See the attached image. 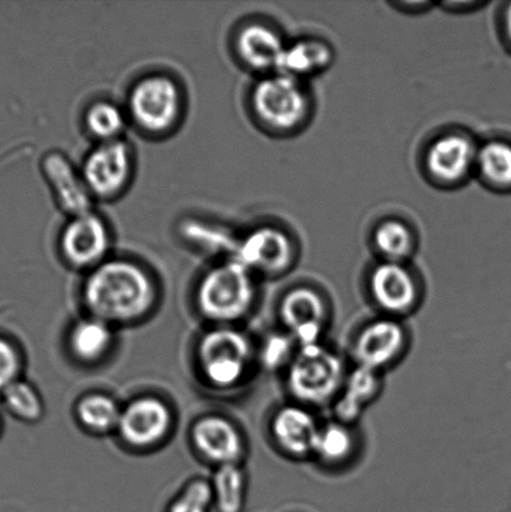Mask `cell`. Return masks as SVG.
Masks as SVG:
<instances>
[{
  "label": "cell",
  "instance_id": "6da1fadb",
  "mask_svg": "<svg viewBox=\"0 0 511 512\" xmlns=\"http://www.w3.org/2000/svg\"><path fill=\"white\" fill-rule=\"evenodd\" d=\"M90 316L109 325L144 318L157 300V286L142 265L129 259H107L89 271L83 285Z\"/></svg>",
  "mask_w": 511,
  "mask_h": 512
},
{
  "label": "cell",
  "instance_id": "7a4b0ae2",
  "mask_svg": "<svg viewBox=\"0 0 511 512\" xmlns=\"http://www.w3.org/2000/svg\"><path fill=\"white\" fill-rule=\"evenodd\" d=\"M255 122L275 138H293L305 132L317 112V100L309 83L287 74L259 77L249 93Z\"/></svg>",
  "mask_w": 511,
  "mask_h": 512
},
{
  "label": "cell",
  "instance_id": "3957f363",
  "mask_svg": "<svg viewBox=\"0 0 511 512\" xmlns=\"http://www.w3.org/2000/svg\"><path fill=\"white\" fill-rule=\"evenodd\" d=\"M349 369L343 356L325 341L299 346L285 369L290 401L315 411L330 408L343 389Z\"/></svg>",
  "mask_w": 511,
  "mask_h": 512
},
{
  "label": "cell",
  "instance_id": "277c9868",
  "mask_svg": "<svg viewBox=\"0 0 511 512\" xmlns=\"http://www.w3.org/2000/svg\"><path fill=\"white\" fill-rule=\"evenodd\" d=\"M257 276L234 258L214 265L199 281L200 313L215 323H235L245 318L258 298Z\"/></svg>",
  "mask_w": 511,
  "mask_h": 512
},
{
  "label": "cell",
  "instance_id": "5b68a950",
  "mask_svg": "<svg viewBox=\"0 0 511 512\" xmlns=\"http://www.w3.org/2000/svg\"><path fill=\"white\" fill-rule=\"evenodd\" d=\"M479 140L467 129L449 128L424 145L419 158L425 182L439 190H458L472 182Z\"/></svg>",
  "mask_w": 511,
  "mask_h": 512
},
{
  "label": "cell",
  "instance_id": "8992f818",
  "mask_svg": "<svg viewBox=\"0 0 511 512\" xmlns=\"http://www.w3.org/2000/svg\"><path fill=\"white\" fill-rule=\"evenodd\" d=\"M129 122L149 135L169 134L178 127L184 112L183 90L168 74L145 75L130 88Z\"/></svg>",
  "mask_w": 511,
  "mask_h": 512
},
{
  "label": "cell",
  "instance_id": "52a82bcc",
  "mask_svg": "<svg viewBox=\"0 0 511 512\" xmlns=\"http://www.w3.org/2000/svg\"><path fill=\"white\" fill-rule=\"evenodd\" d=\"M365 291L379 315L404 321L422 306L425 285L412 263L375 260L365 276Z\"/></svg>",
  "mask_w": 511,
  "mask_h": 512
},
{
  "label": "cell",
  "instance_id": "ba28073f",
  "mask_svg": "<svg viewBox=\"0 0 511 512\" xmlns=\"http://www.w3.org/2000/svg\"><path fill=\"white\" fill-rule=\"evenodd\" d=\"M300 243L287 228L275 223L257 225L240 235L232 258L255 276L278 279L292 273L300 260Z\"/></svg>",
  "mask_w": 511,
  "mask_h": 512
},
{
  "label": "cell",
  "instance_id": "9c48e42d",
  "mask_svg": "<svg viewBox=\"0 0 511 512\" xmlns=\"http://www.w3.org/2000/svg\"><path fill=\"white\" fill-rule=\"evenodd\" d=\"M197 355L205 380L218 389H232L242 383L255 360L248 336L227 326L205 333L199 340Z\"/></svg>",
  "mask_w": 511,
  "mask_h": 512
},
{
  "label": "cell",
  "instance_id": "30bf717a",
  "mask_svg": "<svg viewBox=\"0 0 511 512\" xmlns=\"http://www.w3.org/2000/svg\"><path fill=\"white\" fill-rule=\"evenodd\" d=\"M410 343L412 336L405 321L378 315L355 331L350 354L354 365L385 374L407 356Z\"/></svg>",
  "mask_w": 511,
  "mask_h": 512
},
{
  "label": "cell",
  "instance_id": "8fae6325",
  "mask_svg": "<svg viewBox=\"0 0 511 512\" xmlns=\"http://www.w3.org/2000/svg\"><path fill=\"white\" fill-rule=\"evenodd\" d=\"M333 308L328 295L318 286L302 283L292 286L278 304L282 330L292 336L299 346L324 343Z\"/></svg>",
  "mask_w": 511,
  "mask_h": 512
},
{
  "label": "cell",
  "instance_id": "7c38bea8",
  "mask_svg": "<svg viewBox=\"0 0 511 512\" xmlns=\"http://www.w3.org/2000/svg\"><path fill=\"white\" fill-rule=\"evenodd\" d=\"M80 172L94 199L118 198L133 179V149L125 139L98 143L84 158Z\"/></svg>",
  "mask_w": 511,
  "mask_h": 512
},
{
  "label": "cell",
  "instance_id": "4fadbf2b",
  "mask_svg": "<svg viewBox=\"0 0 511 512\" xmlns=\"http://www.w3.org/2000/svg\"><path fill=\"white\" fill-rule=\"evenodd\" d=\"M113 238L107 220L89 213L69 218L59 235V250L63 259L79 270H92L109 259Z\"/></svg>",
  "mask_w": 511,
  "mask_h": 512
},
{
  "label": "cell",
  "instance_id": "5bb4252c",
  "mask_svg": "<svg viewBox=\"0 0 511 512\" xmlns=\"http://www.w3.org/2000/svg\"><path fill=\"white\" fill-rule=\"evenodd\" d=\"M322 421L315 410L289 401L274 410L269 420V434L275 448L293 461H312Z\"/></svg>",
  "mask_w": 511,
  "mask_h": 512
},
{
  "label": "cell",
  "instance_id": "9a60e30c",
  "mask_svg": "<svg viewBox=\"0 0 511 512\" xmlns=\"http://www.w3.org/2000/svg\"><path fill=\"white\" fill-rule=\"evenodd\" d=\"M288 42L277 25L268 20H250L235 34L234 50L245 68L264 77L278 72Z\"/></svg>",
  "mask_w": 511,
  "mask_h": 512
},
{
  "label": "cell",
  "instance_id": "2e32d148",
  "mask_svg": "<svg viewBox=\"0 0 511 512\" xmlns=\"http://www.w3.org/2000/svg\"><path fill=\"white\" fill-rule=\"evenodd\" d=\"M172 424V411L163 400L142 396L122 409L117 431L125 444L148 449L167 438Z\"/></svg>",
  "mask_w": 511,
  "mask_h": 512
},
{
  "label": "cell",
  "instance_id": "e0dca14e",
  "mask_svg": "<svg viewBox=\"0 0 511 512\" xmlns=\"http://www.w3.org/2000/svg\"><path fill=\"white\" fill-rule=\"evenodd\" d=\"M42 172L59 208L69 218L94 210L95 199L85 184L82 172L67 155L59 150L45 154L42 159Z\"/></svg>",
  "mask_w": 511,
  "mask_h": 512
},
{
  "label": "cell",
  "instance_id": "ac0fdd59",
  "mask_svg": "<svg viewBox=\"0 0 511 512\" xmlns=\"http://www.w3.org/2000/svg\"><path fill=\"white\" fill-rule=\"evenodd\" d=\"M192 443L205 460L215 465H240L247 449L242 433L232 421L208 415L195 421Z\"/></svg>",
  "mask_w": 511,
  "mask_h": 512
},
{
  "label": "cell",
  "instance_id": "d6986e66",
  "mask_svg": "<svg viewBox=\"0 0 511 512\" xmlns=\"http://www.w3.org/2000/svg\"><path fill=\"white\" fill-rule=\"evenodd\" d=\"M384 374L354 365L332 406V419L357 426L365 410L382 394Z\"/></svg>",
  "mask_w": 511,
  "mask_h": 512
},
{
  "label": "cell",
  "instance_id": "ffe728a7",
  "mask_svg": "<svg viewBox=\"0 0 511 512\" xmlns=\"http://www.w3.org/2000/svg\"><path fill=\"white\" fill-rule=\"evenodd\" d=\"M337 53L327 39L304 35L289 40L278 72L309 83L333 67Z\"/></svg>",
  "mask_w": 511,
  "mask_h": 512
},
{
  "label": "cell",
  "instance_id": "44dd1931",
  "mask_svg": "<svg viewBox=\"0 0 511 512\" xmlns=\"http://www.w3.org/2000/svg\"><path fill=\"white\" fill-rule=\"evenodd\" d=\"M369 245L379 261L412 263L419 250V234L407 220L387 217L370 230Z\"/></svg>",
  "mask_w": 511,
  "mask_h": 512
},
{
  "label": "cell",
  "instance_id": "7402d4cb",
  "mask_svg": "<svg viewBox=\"0 0 511 512\" xmlns=\"http://www.w3.org/2000/svg\"><path fill=\"white\" fill-rule=\"evenodd\" d=\"M359 450L357 426L329 419L320 425L312 461L324 469L340 470L357 459Z\"/></svg>",
  "mask_w": 511,
  "mask_h": 512
},
{
  "label": "cell",
  "instance_id": "603a6c76",
  "mask_svg": "<svg viewBox=\"0 0 511 512\" xmlns=\"http://www.w3.org/2000/svg\"><path fill=\"white\" fill-rule=\"evenodd\" d=\"M474 179L489 192L511 193V142L492 138L480 142Z\"/></svg>",
  "mask_w": 511,
  "mask_h": 512
},
{
  "label": "cell",
  "instance_id": "cb8c5ba5",
  "mask_svg": "<svg viewBox=\"0 0 511 512\" xmlns=\"http://www.w3.org/2000/svg\"><path fill=\"white\" fill-rule=\"evenodd\" d=\"M113 340L112 326L90 316L73 326L70 331L69 345L75 358L85 363H94L108 354Z\"/></svg>",
  "mask_w": 511,
  "mask_h": 512
},
{
  "label": "cell",
  "instance_id": "d4e9b609",
  "mask_svg": "<svg viewBox=\"0 0 511 512\" xmlns=\"http://www.w3.org/2000/svg\"><path fill=\"white\" fill-rule=\"evenodd\" d=\"M128 124L127 110L112 100H97L84 113L85 129L97 144L124 139Z\"/></svg>",
  "mask_w": 511,
  "mask_h": 512
},
{
  "label": "cell",
  "instance_id": "484cf974",
  "mask_svg": "<svg viewBox=\"0 0 511 512\" xmlns=\"http://www.w3.org/2000/svg\"><path fill=\"white\" fill-rule=\"evenodd\" d=\"M75 414L85 429L95 434H108L118 430L122 409L108 395L88 394L78 401Z\"/></svg>",
  "mask_w": 511,
  "mask_h": 512
},
{
  "label": "cell",
  "instance_id": "4316f807",
  "mask_svg": "<svg viewBox=\"0 0 511 512\" xmlns=\"http://www.w3.org/2000/svg\"><path fill=\"white\" fill-rule=\"evenodd\" d=\"M219 512H242L247 496V476L240 465L219 466L210 481Z\"/></svg>",
  "mask_w": 511,
  "mask_h": 512
},
{
  "label": "cell",
  "instance_id": "83f0119b",
  "mask_svg": "<svg viewBox=\"0 0 511 512\" xmlns=\"http://www.w3.org/2000/svg\"><path fill=\"white\" fill-rule=\"evenodd\" d=\"M5 404L18 418L30 421L42 419L44 406L38 391L24 381H15L3 393Z\"/></svg>",
  "mask_w": 511,
  "mask_h": 512
},
{
  "label": "cell",
  "instance_id": "f1b7e54d",
  "mask_svg": "<svg viewBox=\"0 0 511 512\" xmlns=\"http://www.w3.org/2000/svg\"><path fill=\"white\" fill-rule=\"evenodd\" d=\"M187 234L192 242L200 247L209 250V252L228 253L232 258L235 244L238 237H235L228 230L205 223L192 222L188 224Z\"/></svg>",
  "mask_w": 511,
  "mask_h": 512
},
{
  "label": "cell",
  "instance_id": "f546056e",
  "mask_svg": "<svg viewBox=\"0 0 511 512\" xmlns=\"http://www.w3.org/2000/svg\"><path fill=\"white\" fill-rule=\"evenodd\" d=\"M299 349V345L289 334H272L265 339L262 349L259 351V359L265 368L269 370H279L288 368L290 361L293 360Z\"/></svg>",
  "mask_w": 511,
  "mask_h": 512
},
{
  "label": "cell",
  "instance_id": "4dcf8cb0",
  "mask_svg": "<svg viewBox=\"0 0 511 512\" xmlns=\"http://www.w3.org/2000/svg\"><path fill=\"white\" fill-rule=\"evenodd\" d=\"M214 503L210 481L195 479L175 499L169 512H209Z\"/></svg>",
  "mask_w": 511,
  "mask_h": 512
},
{
  "label": "cell",
  "instance_id": "1f68e13d",
  "mask_svg": "<svg viewBox=\"0 0 511 512\" xmlns=\"http://www.w3.org/2000/svg\"><path fill=\"white\" fill-rule=\"evenodd\" d=\"M20 358L8 341L0 339V393L18 380Z\"/></svg>",
  "mask_w": 511,
  "mask_h": 512
},
{
  "label": "cell",
  "instance_id": "d6a6232c",
  "mask_svg": "<svg viewBox=\"0 0 511 512\" xmlns=\"http://www.w3.org/2000/svg\"><path fill=\"white\" fill-rule=\"evenodd\" d=\"M489 3L482 0H460V2H442L437 3V8L450 15H470L482 12V9L488 7Z\"/></svg>",
  "mask_w": 511,
  "mask_h": 512
},
{
  "label": "cell",
  "instance_id": "836d02e7",
  "mask_svg": "<svg viewBox=\"0 0 511 512\" xmlns=\"http://www.w3.org/2000/svg\"><path fill=\"white\" fill-rule=\"evenodd\" d=\"M388 5L394 12L405 15V17H423V15L432 13L434 9H437V3L430 2H404V0H398V2H389Z\"/></svg>",
  "mask_w": 511,
  "mask_h": 512
},
{
  "label": "cell",
  "instance_id": "e575fe53",
  "mask_svg": "<svg viewBox=\"0 0 511 512\" xmlns=\"http://www.w3.org/2000/svg\"><path fill=\"white\" fill-rule=\"evenodd\" d=\"M497 29L500 42L511 54V2L504 3L498 10Z\"/></svg>",
  "mask_w": 511,
  "mask_h": 512
}]
</instances>
